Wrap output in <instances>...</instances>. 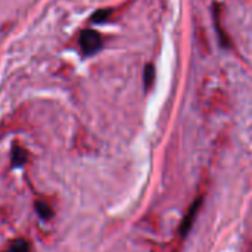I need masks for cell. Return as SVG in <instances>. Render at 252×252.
<instances>
[{
  "mask_svg": "<svg viewBox=\"0 0 252 252\" xmlns=\"http://www.w3.org/2000/svg\"><path fill=\"white\" fill-rule=\"evenodd\" d=\"M25 158H27V154L22 148L16 146L13 149V164L15 165H24L25 164Z\"/></svg>",
  "mask_w": 252,
  "mask_h": 252,
  "instance_id": "obj_4",
  "label": "cell"
},
{
  "mask_svg": "<svg viewBox=\"0 0 252 252\" xmlns=\"http://www.w3.org/2000/svg\"><path fill=\"white\" fill-rule=\"evenodd\" d=\"M103 40L100 37V34L94 30H84L80 34V47L83 50V53L86 56H92L94 53H97L102 49Z\"/></svg>",
  "mask_w": 252,
  "mask_h": 252,
  "instance_id": "obj_1",
  "label": "cell"
},
{
  "mask_svg": "<svg viewBox=\"0 0 252 252\" xmlns=\"http://www.w3.org/2000/svg\"><path fill=\"white\" fill-rule=\"evenodd\" d=\"M109 15H111V10H97V12L93 15L92 21L99 24V22H103V21H106V19L109 18Z\"/></svg>",
  "mask_w": 252,
  "mask_h": 252,
  "instance_id": "obj_5",
  "label": "cell"
},
{
  "mask_svg": "<svg viewBox=\"0 0 252 252\" xmlns=\"http://www.w3.org/2000/svg\"><path fill=\"white\" fill-rule=\"evenodd\" d=\"M154 78H155V71H154V65L152 63H148L145 66V87L149 89L154 83Z\"/></svg>",
  "mask_w": 252,
  "mask_h": 252,
  "instance_id": "obj_3",
  "label": "cell"
},
{
  "mask_svg": "<svg viewBox=\"0 0 252 252\" xmlns=\"http://www.w3.org/2000/svg\"><path fill=\"white\" fill-rule=\"evenodd\" d=\"M202 202H204V196H198V198L190 204V207H189L188 213L185 214V219L182 220V224H180V227H179V235H180L182 238H185V236L190 232V229H192V226H193V223H195V219H196V216H198V213H199V210H201V207H202Z\"/></svg>",
  "mask_w": 252,
  "mask_h": 252,
  "instance_id": "obj_2",
  "label": "cell"
},
{
  "mask_svg": "<svg viewBox=\"0 0 252 252\" xmlns=\"http://www.w3.org/2000/svg\"><path fill=\"white\" fill-rule=\"evenodd\" d=\"M12 251L13 252H28V244L25 241H16L13 245H12Z\"/></svg>",
  "mask_w": 252,
  "mask_h": 252,
  "instance_id": "obj_6",
  "label": "cell"
}]
</instances>
